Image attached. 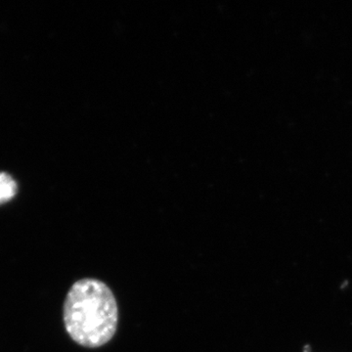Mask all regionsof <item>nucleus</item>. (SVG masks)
<instances>
[{
  "label": "nucleus",
  "mask_w": 352,
  "mask_h": 352,
  "mask_svg": "<svg viewBox=\"0 0 352 352\" xmlns=\"http://www.w3.org/2000/svg\"><path fill=\"white\" fill-rule=\"evenodd\" d=\"M63 314L67 333L80 346H103L117 332V300L107 285L99 280L76 281L67 294Z\"/></svg>",
  "instance_id": "obj_1"
},
{
  "label": "nucleus",
  "mask_w": 352,
  "mask_h": 352,
  "mask_svg": "<svg viewBox=\"0 0 352 352\" xmlns=\"http://www.w3.org/2000/svg\"><path fill=\"white\" fill-rule=\"evenodd\" d=\"M17 194V183L6 173H0V205L8 203Z\"/></svg>",
  "instance_id": "obj_2"
}]
</instances>
